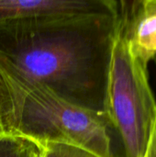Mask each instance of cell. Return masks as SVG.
Instances as JSON below:
<instances>
[{
  "mask_svg": "<svg viewBox=\"0 0 156 157\" xmlns=\"http://www.w3.org/2000/svg\"><path fill=\"white\" fill-rule=\"evenodd\" d=\"M41 144L29 138L0 133V157H40Z\"/></svg>",
  "mask_w": 156,
  "mask_h": 157,
  "instance_id": "8992f818",
  "label": "cell"
},
{
  "mask_svg": "<svg viewBox=\"0 0 156 157\" xmlns=\"http://www.w3.org/2000/svg\"><path fill=\"white\" fill-rule=\"evenodd\" d=\"M145 157H156V119L154 124L153 132L151 134V138H150V142H149V145H148V149H147Z\"/></svg>",
  "mask_w": 156,
  "mask_h": 157,
  "instance_id": "ba28073f",
  "label": "cell"
},
{
  "mask_svg": "<svg viewBox=\"0 0 156 157\" xmlns=\"http://www.w3.org/2000/svg\"><path fill=\"white\" fill-rule=\"evenodd\" d=\"M106 114L121 142L123 157H145L156 119L148 65L131 53L117 20L107 86Z\"/></svg>",
  "mask_w": 156,
  "mask_h": 157,
  "instance_id": "3957f363",
  "label": "cell"
},
{
  "mask_svg": "<svg viewBox=\"0 0 156 157\" xmlns=\"http://www.w3.org/2000/svg\"><path fill=\"white\" fill-rule=\"evenodd\" d=\"M117 20L133 56L148 65L156 56V0L118 1Z\"/></svg>",
  "mask_w": 156,
  "mask_h": 157,
  "instance_id": "5b68a950",
  "label": "cell"
},
{
  "mask_svg": "<svg viewBox=\"0 0 156 157\" xmlns=\"http://www.w3.org/2000/svg\"><path fill=\"white\" fill-rule=\"evenodd\" d=\"M0 118L4 132L40 144L75 145L98 157L114 153L107 114L73 105L47 87L28 81L0 66Z\"/></svg>",
  "mask_w": 156,
  "mask_h": 157,
  "instance_id": "7a4b0ae2",
  "label": "cell"
},
{
  "mask_svg": "<svg viewBox=\"0 0 156 157\" xmlns=\"http://www.w3.org/2000/svg\"><path fill=\"white\" fill-rule=\"evenodd\" d=\"M154 63H155V66H156V56L154 58Z\"/></svg>",
  "mask_w": 156,
  "mask_h": 157,
  "instance_id": "30bf717a",
  "label": "cell"
},
{
  "mask_svg": "<svg viewBox=\"0 0 156 157\" xmlns=\"http://www.w3.org/2000/svg\"><path fill=\"white\" fill-rule=\"evenodd\" d=\"M40 157H98L87 150L66 144L48 143L41 144Z\"/></svg>",
  "mask_w": 156,
  "mask_h": 157,
  "instance_id": "52a82bcc",
  "label": "cell"
},
{
  "mask_svg": "<svg viewBox=\"0 0 156 157\" xmlns=\"http://www.w3.org/2000/svg\"><path fill=\"white\" fill-rule=\"evenodd\" d=\"M115 0H0V24L114 15Z\"/></svg>",
  "mask_w": 156,
  "mask_h": 157,
  "instance_id": "277c9868",
  "label": "cell"
},
{
  "mask_svg": "<svg viewBox=\"0 0 156 157\" xmlns=\"http://www.w3.org/2000/svg\"><path fill=\"white\" fill-rule=\"evenodd\" d=\"M116 30L117 13L0 24V66L73 105L106 114Z\"/></svg>",
  "mask_w": 156,
  "mask_h": 157,
  "instance_id": "6da1fadb",
  "label": "cell"
},
{
  "mask_svg": "<svg viewBox=\"0 0 156 157\" xmlns=\"http://www.w3.org/2000/svg\"><path fill=\"white\" fill-rule=\"evenodd\" d=\"M4 132V129H3V125H2V121H1V118H0V133Z\"/></svg>",
  "mask_w": 156,
  "mask_h": 157,
  "instance_id": "9c48e42d",
  "label": "cell"
}]
</instances>
